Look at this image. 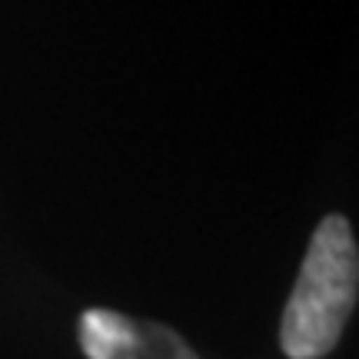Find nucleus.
Returning <instances> with one entry per match:
<instances>
[{
  "mask_svg": "<svg viewBox=\"0 0 359 359\" xmlns=\"http://www.w3.org/2000/svg\"><path fill=\"white\" fill-rule=\"evenodd\" d=\"M77 330L87 359H200L173 330L114 309H87Z\"/></svg>",
  "mask_w": 359,
  "mask_h": 359,
  "instance_id": "2",
  "label": "nucleus"
},
{
  "mask_svg": "<svg viewBox=\"0 0 359 359\" xmlns=\"http://www.w3.org/2000/svg\"><path fill=\"white\" fill-rule=\"evenodd\" d=\"M359 290L356 236L346 217H326L313 230L280 326L290 359H323L343 336Z\"/></svg>",
  "mask_w": 359,
  "mask_h": 359,
  "instance_id": "1",
  "label": "nucleus"
}]
</instances>
